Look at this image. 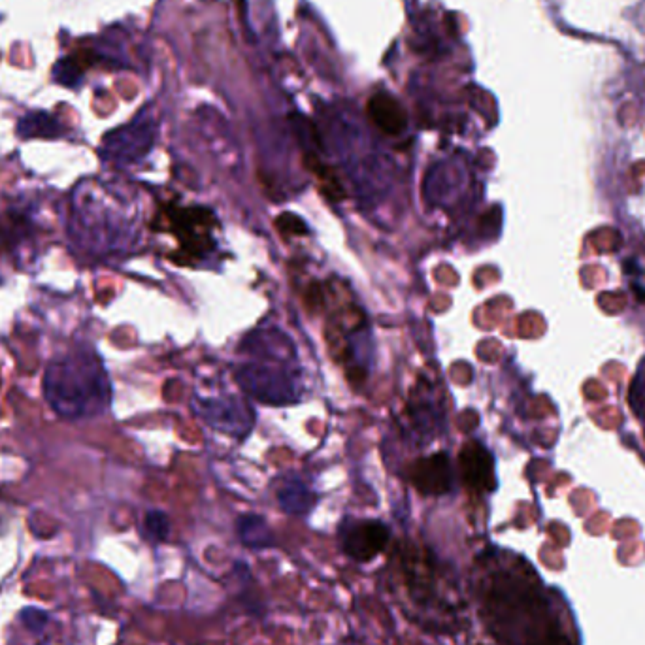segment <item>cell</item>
Instances as JSON below:
<instances>
[{
  "label": "cell",
  "instance_id": "cell-5",
  "mask_svg": "<svg viewBox=\"0 0 645 645\" xmlns=\"http://www.w3.org/2000/svg\"><path fill=\"white\" fill-rule=\"evenodd\" d=\"M459 470L464 485L476 493H491L497 487L495 463L491 453L478 442H468L459 455Z\"/></svg>",
  "mask_w": 645,
  "mask_h": 645
},
{
  "label": "cell",
  "instance_id": "cell-1",
  "mask_svg": "<svg viewBox=\"0 0 645 645\" xmlns=\"http://www.w3.org/2000/svg\"><path fill=\"white\" fill-rule=\"evenodd\" d=\"M44 398L67 421L102 414L112 397L104 364L93 351H72L55 359L44 374Z\"/></svg>",
  "mask_w": 645,
  "mask_h": 645
},
{
  "label": "cell",
  "instance_id": "cell-8",
  "mask_svg": "<svg viewBox=\"0 0 645 645\" xmlns=\"http://www.w3.org/2000/svg\"><path fill=\"white\" fill-rule=\"evenodd\" d=\"M17 134L19 138H25V140H31V138L53 140L63 136L65 129L48 112H29L17 121Z\"/></svg>",
  "mask_w": 645,
  "mask_h": 645
},
{
  "label": "cell",
  "instance_id": "cell-13",
  "mask_svg": "<svg viewBox=\"0 0 645 645\" xmlns=\"http://www.w3.org/2000/svg\"><path fill=\"white\" fill-rule=\"evenodd\" d=\"M640 295H642V297H644V300H645V291L644 293H640Z\"/></svg>",
  "mask_w": 645,
  "mask_h": 645
},
{
  "label": "cell",
  "instance_id": "cell-3",
  "mask_svg": "<svg viewBox=\"0 0 645 645\" xmlns=\"http://www.w3.org/2000/svg\"><path fill=\"white\" fill-rule=\"evenodd\" d=\"M340 549L355 563H370L391 542V530L376 519L348 521L338 532Z\"/></svg>",
  "mask_w": 645,
  "mask_h": 645
},
{
  "label": "cell",
  "instance_id": "cell-2",
  "mask_svg": "<svg viewBox=\"0 0 645 645\" xmlns=\"http://www.w3.org/2000/svg\"><path fill=\"white\" fill-rule=\"evenodd\" d=\"M168 225L180 240L187 259H199L214 248L210 231L217 225L214 214L206 208H172L168 212Z\"/></svg>",
  "mask_w": 645,
  "mask_h": 645
},
{
  "label": "cell",
  "instance_id": "cell-7",
  "mask_svg": "<svg viewBox=\"0 0 645 645\" xmlns=\"http://www.w3.org/2000/svg\"><path fill=\"white\" fill-rule=\"evenodd\" d=\"M236 532L238 538L244 546L255 551L261 549H270L276 546V538L272 534L270 527L266 525L265 519L259 515H244L236 523Z\"/></svg>",
  "mask_w": 645,
  "mask_h": 645
},
{
  "label": "cell",
  "instance_id": "cell-11",
  "mask_svg": "<svg viewBox=\"0 0 645 645\" xmlns=\"http://www.w3.org/2000/svg\"><path fill=\"white\" fill-rule=\"evenodd\" d=\"M144 527H146V532H148L151 540L165 542L168 534H170V519H168V515L165 512L151 510V512L146 513Z\"/></svg>",
  "mask_w": 645,
  "mask_h": 645
},
{
  "label": "cell",
  "instance_id": "cell-9",
  "mask_svg": "<svg viewBox=\"0 0 645 645\" xmlns=\"http://www.w3.org/2000/svg\"><path fill=\"white\" fill-rule=\"evenodd\" d=\"M280 506L287 513L293 515H306L314 508L315 497L302 485V483H291L283 487L278 495Z\"/></svg>",
  "mask_w": 645,
  "mask_h": 645
},
{
  "label": "cell",
  "instance_id": "cell-6",
  "mask_svg": "<svg viewBox=\"0 0 645 645\" xmlns=\"http://www.w3.org/2000/svg\"><path fill=\"white\" fill-rule=\"evenodd\" d=\"M368 114L374 125L385 134H400L406 129V112L391 95L380 93L368 102Z\"/></svg>",
  "mask_w": 645,
  "mask_h": 645
},
{
  "label": "cell",
  "instance_id": "cell-12",
  "mask_svg": "<svg viewBox=\"0 0 645 645\" xmlns=\"http://www.w3.org/2000/svg\"><path fill=\"white\" fill-rule=\"evenodd\" d=\"M276 227L283 232V234H293V236H302L308 231L306 223L293 214H282L276 219Z\"/></svg>",
  "mask_w": 645,
  "mask_h": 645
},
{
  "label": "cell",
  "instance_id": "cell-10",
  "mask_svg": "<svg viewBox=\"0 0 645 645\" xmlns=\"http://www.w3.org/2000/svg\"><path fill=\"white\" fill-rule=\"evenodd\" d=\"M82 78V68H80V65H78L74 59H70V57H67V59H61V61L53 67V80L57 83H61V85H65V87H70V89L78 87V85L82 83Z\"/></svg>",
  "mask_w": 645,
  "mask_h": 645
},
{
  "label": "cell",
  "instance_id": "cell-4",
  "mask_svg": "<svg viewBox=\"0 0 645 645\" xmlns=\"http://www.w3.org/2000/svg\"><path fill=\"white\" fill-rule=\"evenodd\" d=\"M410 481L425 497H444L453 489V468L446 453H434L414 463Z\"/></svg>",
  "mask_w": 645,
  "mask_h": 645
}]
</instances>
